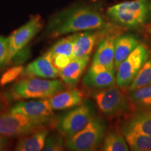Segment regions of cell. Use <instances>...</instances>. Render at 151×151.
<instances>
[{
    "label": "cell",
    "instance_id": "cell-1",
    "mask_svg": "<svg viewBox=\"0 0 151 151\" xmlns=\"http://www.w3.org/2000/svg\"><path fill=\"white\" fill-rule=\"evenodd\" d=\"M111 27L97 6L78 3L60 11L50 18L46 36L55 38L82 31L109 29Z\"/></svg>",
    "mask_w": 151,
    "mask_h": 151
},
{
    "label": "cell",
    "instance_id": "cell-2",
    "mask_svg": "<svg viewBox=\"0 0 151 151\" xmlns=\"http://www.w3.org/2000/svg\"><path fill=\"white\" fill-rule=\"evenodd\" d=\"M107 15L119 25L136 28L151 20V0H132L109 7Z\"/></svg>",
    "mask_w": 151,
    "mask_h": 151
},
{
    "label": "cell",
    "instance_id": "cell-3",
    "mask_svg": "<svg viewBox=\"0 0 151 151\" xmlns=\"http://www.w3.org/2000/svg\"><path fill=\"white\" fill-rule=\"evenodd\" d=\"M65 88L61 81L30 78L16 83L12 92L16 97L23 99H48Z\"/></svg>",
    "mask_w": 151,
    "mask_h": 151
},
{
    "label": "cell",
    "instance_id": "cell-4",
    "mask_svg": "<svg viewBox=\"0 0 151 151\" xmlns=\"http://www.w3.org/2000/svg\"><path fill=\"white\" fill-rule=\"evenodd\" d=\"M50 122V120L29 118L9 111L0 116V136L22 137L45 127Z\"/></svg>",
    "mask_w": 151,
    "mask_h": 151
},
{
    "label": "cell",
    "instance_id": "cell-5",
    "mask_svg": "<svg viewBox=\"0 0 151 151\" xmlns=\"http://www.w3.org/2000/svg\"><path fill=\"white\" fill-rule=\"evenodd\" d=\"M105 134V125L102 120L93 117L81 131L67 138L65 147L73 151L97 150Z\"/></svg>",
    "mask_w": 151,
    "mask_h": 151
},
{
    "label": "cell",
    "instance_id": "cell-6",
    "mask_svg": "<svg viewBox=\"0 0 151 151\" xmlns=\"http://www.w3.org/2000/svg\"><path fill=\"white\" fill-rule=\"evenodd\" d=\"M148 58V48L139 43L118 66L116 75L117 86L121 89L128 88Z\"/></svg>",
    "mask_w": 151,
    "mask_h": 151
},
{
    "label": "cell",
    "instance_id": "cell-7",
    "mask_svg": "<svg viewBox=\"0 0 151 151\" xmlns=\"http://www.w3.org/2000/svg\"><path fill=\"white\" fill-rule=\"evenodd\" d=\"M98 108L106 116H116L129 109V100L121 88L115 85L103 88L94 94Z\"/></svg>",
    "mask_w": 151,
    "mask_h": 151
},
{
    "label": "cell",
    "instance_id": "cell-8",
    "mask_svg": "<svg viewBox=\"0 0 151 151\" xmlns=\"http://www.w3.org/2000/svg\"><path fill=\"white\" fill-rule=\"evenodd\" d=\"M93 117L91 106L83 104L62 117L58 124V129L60 134L67 139L83 129Z\"/></svg>",
    "mask_w": 151,
    "mask_h": 151
},
{
    "label": "cell",
    "instance_id": "cell-9",
    "mask_svg": "<svg viewBox=\"0 0 151 151\" xmlns=\"http://www.w3.org/2000/svg\"><path fill=\"white\" fill-rule=\"evenodd\" d=\"M43 25V20L39 15L32 17L27 23L14 31L9 37L8 63L37 35Z\"/></svg>",
    "mask_w": 151,
    "mask_h": 151
},
{
    "label": "cell",
    "instance_id": "cell-10",
    "mask_svg": "<svg viewBox=\"0 0 151 151\" xmlns=\"http://www.w3.org/2000/svg\"><path fill=\"white\" fill-rule=\"evenodd\" d=\"M9 112L19 113L29 118L43 119L51 121L54 116L53 109L48 99L29 101H20L12 107Z\"/></svg>",
    "mask_w": 151,
    "mask_h": 151
},
{
    "label": "cell",
    "instance_id": "cell-11",
    "mask_svg": "<svg viewBox=\"0 0 151 151\" xmlns=\"http://www.w3.org/2000/svg\"><path fill=\"white\" fill-rule=\"evenodd\" d=\"M113 35L105 37L99 43L92 60L90 70L100 71L114 69L115 40Z\"/></svg>",
    "mask_w": 151,
    "mask_h": 151
},
{
    "label": "cell",
    "instance_id": "cell-12",
    "mask_svg": "<svg viewBox=\"0 0 151 151\" xmlns=\"http://www.w3.org/2000/svg\"><path fill=\"white\" fill-rule=\"evenodd\" d=\"M60 71L52 64V55L49 50L29 63L24 69V72L26 74L48 79L58 78L60 76Z\"/></svg>",
    "mask_w": 151,
    "mask_h": 151
},
{
    "label": "cell",
    "instance_id": "cell-13",
    "mask_svg": "<svg viewBox=\"0 0 151 151\" xmlns=\"http://www.w3.org/2000/svg\"><path fill=\"white\" fill-rule=\"evenodd\" d=\"M134 132L151 136V109L134 111L122 122L121 133Z\"/></svg>",
    "mask_w": 151,
    "mask_h": 151
},
{
    "label": "cell",
    "instance_id": "cell-14",
    "mask_svg": "<svg viewBox=\"0 0 151 151\" xmlns=\"http://www.w3.org/2000/svg\"><path fill=\"white\" fill-rule=\"evenodd\" d=\"M48 99L53 110H65L81 105L83 101V94L80 90L72 89L58 92Z\"/></svg>",
    "mask_w": 151,
    "mask_h": 151
},
{
    "label": "cell",
    "instance_id": "cell-15",
    "mask_svg": "<svg viewBox=\"0 0 151 151\" xmlns=\"http://www.w3.org/2000/svg\"><path fill=\"white\" fill-rule=\"evenodd\" d=\"M90 60V55L71 60L60 71V77L66 85L74 86L78 83Z\"/></svg>",
    "mask_w": 151,
    "mask_h": 151
},
{
    "label": "cell",
    "instance_id": "cell-16",
    "mask_svg": "<svg viewBox=\"0 0 151 151\" xmlns=\"http://www.w3.org/2000/svg\"><path fill=\"white\" fill-rule=\"evenodd\" d=\"M106 29L92 30L80 32L73 49L72 60L90 55L93 50L98 38Z\"/></svg>",
    "mask_w": 151,
    "mask_h": 151
},
{
    "label": "cell",
    "instance_id": "cell-17",
    "mask_svg": "<svg viewBox=\"0 0 151 151\" xmlns=\"http://www.w3.org/2000/svg\"><path fill=\"white\" fill-rule=\"evenodd\" d=\"M139 44V40L134 35H122L118 36L115 40L114 69L118 66Z\"/></svg>",
    "mask_w": 151,
    "mask_h": 151
},
{
    "label": "cell",
    "instance_id": "cell-18",
    "mask_svg": "<svg viewBox=\"0 0 151 151\" xmlns=\"http://www.w3.org/2000/svg\"><path fill=\"white\" fill-rule=\"evenodd\" d=\"M116 76L115 69L93 71L88 69L84 76L83 82L84 85L94 89H103L116 83Z\"/></svg>",
    "mask_w": 151,
    "mask_h": 151
},
{
    "label": "cell",
    "instance_id": "cell-19",
    "mask_svg": "<svg viewBox=\"0 0 151 151\" xmlns=\"http://www.w3.org/2000/svg\"><path fill=\"white\" fill-rule=\"evenodd\" d=\"M48 134V129L45 127L29 134L22 136L17 143L15 150L17 151H39L43 150Z\"/></svg>",
    "mask_w": 151,
    "mask_h": 151
},
{
    "label": "cell",
    "instance_id": "cell-20",
    "mask_svg": "<svg viewBox=\"0 0 151 151\" xmlns=\"http://www.w3.org/2000/svg\"><path fill=\"white\" fill-rule=\"evenodd\" d=\"M129 103L134 111L151 109V84L129 92Z\"/></svg>",
    "mask_w": 151,
    "mask_h": 151
},
{
    "label": "cell",
    "instance_id": "cell-21",
    "mask_svg": "<svg viewBox=\"0 0 151 151\" xmlns=\"http://www.w3.org/2000/svg\"><path fill=\"white\" fill-rule=\"evenodd\" d=\"M132 150L151 151V136L127 132L122 134Z\"/></svg>",
    "mask_w": 151,
    "mask_h": 151
},
{
    "label": "cell",
    "instance_id": "cell-22",
    "mask_svg": "<svg viewBox=\"0 0 151 151\" xmlns=\"http://www.w3.org/2000/svg\"><path fill=\"white\" fill-rule=\"evenodd\" d=\"M79 35L80 32L73 33V35L60 39L48 50L51 53V55L54 56L58 54H62L70 57L72 59L73 46L78 39Z\"/></svg>",
    "mask_w": 151,
    "mask_h": 151
},
{
    "label": "cell",
    "instance_id": "cell-23",
    "mask_svg": "<svg viewBox=\"0 0 151 151\" xmlns=\"http://www.w3.org/2000/svg\"><path fill=\"white\" fill-rule=\"evenodd\" d=\"M129 147L125 139L118 132L112 131L104 138L101 150L104 151H128Z\"/></svg>",
    "mask_w": 151,
    "mask_h": 151
},
{
    "label": "cell",
    "instance_id": "cell-24",
    "mask_svg": "<svg viewBox=\"0 0 151 151\" xmlns=\"http://www.w3.org/2000/svg\"><path fill=\"white\" fill-rule=\"evenodd\" d=\"M151 84V58H148L143 64L140 71L138 72L133 81L128 87V92L133 91L141 87Z\"/></svg>",
    "mask_w": 151,
    "mask_h": 151
},
{
    "label": "cell",
    "instance_id": "cell-25",
    "mask_svg": "<svg viewBox=\"0 0 151 151\" xmlns=\"http://www.w3.org/2000/svg\"><path fill=\"white\" fill-rule=\"evenodd\" d=\"M64 141L60 135L51 134L47 136L43 150L45 151H60L63 150Z\"/></svg>",
    "mask_w": 151,
    "mask_h": 151
},
{
    "label": "cell",
    "instance_id": "cell-26",
    "mask_svg": "<svg viewBox=\"0 0 151 151\" xmlns=\"http://www.w3.org/2000/svg\"><path fill=\"white\" fill-rule=\"evenodd\" d=\"M24 71V68L22 66H16L14 67L6 72L3 73L0 78V85L1 86L9 84V83L12 82L16 80L18 77Z\"/></svg>",
    "mask_w": 151,
    "mask_h": 151
},
{
    "label": "cell",
    "instance_id": "cell-27",
    "mask_svg": "<svg viewBox=\"0 0 151 151\" xmlns=\"http://www.w3.org/2000/svg\"><path fill=\"white\" fill-rule=\"evenodd\" d=\"M9 37L0 36V67L8 64Z\"/></svg>",
    "mask_w": 151,
    "mask_h": 151
},
{
    "label": "cell",
    "instance_id": "cell-28",
    "mask_svg": "<svg viewBox=\"0 0 151 151\" xmlns=\"http://www.w3.org/2000/svg\"><path fill=\"white\" fill-rule=\"evenodd\" d=\"M71 60L72 59L70 57L62 54H58L56 55L52 56V64L60 71L66 67L71 61Z\"/></svg>",
    "mask_w": 151,
    "mask_h": 151
},
{
    "label": "cell",
    "instance_id": "cell-29",
    "mask_svg": "<svg viewBox=\"0 0 151 151\" xmlns=\"http://www.w3.org/2000/svg\"><path fill=\"white\" fill-rule=\"evenodd\" d=\"M9 141L6 137L0 136V150H4L6 149L9 146Z\"/></svg>",
    "mask_w": 151,
    "mask_h": 151
},
{
    "label": "cell",
    "instance_id": "cell-30",
    "mask_svg": "<svg viewBox=\"0 0 151 151\" xmlns=\"http://www.w3.org/2000/svg\"><path fill=\"white\" fill-rule=\"evenodd\" d=\"M3 106H4V101L2 98H1V97H0V111H1V109H2Z\"/></svg>",
    "mask_w": 151,
    "mask_h": 151
}]
</instances>
